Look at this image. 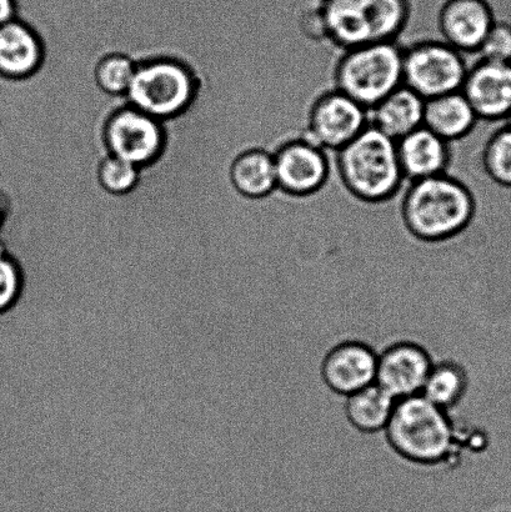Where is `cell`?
<instances>
[{"mask_svg":"<svg viewBox=\"0 0 511 512\" xmlns=\"http://www.w3.org/2000/svg\"><path fill=\"white\" fill-rule=\"evenodd\" d=\"M479 215L472 187L449 173L409 182L400 202L405 230L419 242H448L467 232Z\"/></svg>","mask_w":511,"mask_h":512,"instance_id":"6da1fadb","label":"cell"},{"mask_svg":"<svg viewBox=\"0 0 511 512\" xmlns=\"http://www.w3.org/2000/svg\"><path fill=\"white\" fill-rule=\"evenodd\" d=\"M335 170L350 197L365 204H384L397 198L405 187L397 142L368 125L338 152Z\"/></svg>","mask_w":511,"mask_h":512,"instance_id":"7a4b0ae2","label":"cell"},{"mask_svg":"<svg viewBox=\"0 0 511 512\" xmlns=\"http://www.w3.org/2000/svg\"><path fill=\"white\" fill-rule=\"evenodd\" d=\"M328 43L339 50L398 42L413 23L409 0H323Z\"/></svg>","mask_w":511,"mask_h":512,"instance_id":"3957f363","label":"cell"},{"mask_svg":"<svg viewBox=\"0 0 511 512\" xmlns=\"http://www.w3.org/2000/svg\"><path fill=\"white\" fill-rule=\"evenodd\" d=\"M384 433L395 454L417 465L444 463L455 445L449 411L430 403L422 394L397 401Z\"/></svg>","mask_w":511,"mask_h":512,"instance_id":"277c9868","label":"cell"},{"mask_svg":"<svg viewBox=\"0 0 511 512\" xmlns=\"http://www.w3.org/2000/svg\"><path fill=\"white\" fill-rule=\"evenodd\" d=\"M199 90L198 74L190 64L160 55L137 63L125 97L128 104L164 123L187 113L197 100Z\"/></svg>","mask_w":511,"mask_h":512,"instance_id":"5b68a950","label":"cell"},{"mask_svg":"<svg viewBox=\"0 0 511 512\" xmlns=\"http://www.w3.org/2000/svg\"><path fill=\"white\" fill-rule=\"evenodd\" d=\"M403 49L398 42L342 50L333 69V87L368 110L403 85Z\"/></svg>","mask_w":511,"mask_h":512,"instance_id":"8992f818","label":"cell"},{"mask_svg":"<svg viewBox=\"0 0 511 512\" xmlns=\"http://www.w3.org/2000/svg\"><path fill=\"white\" fill-rule=\"evenodd\" d=\"M469 65L467 55L443 39L423 38L403 49V84L425 100L459 92Z\"/></svg>","mask_w":511,"mask_h":512,"instance_id":"52a82bcc","label":"cell"},{"mask_svg":"<svg viewBox=\"0 0 511 512\" xmlns=\"http://www.w3.org/2000/svg\"><path fill=\"white\" fill-rule=\"evenodd\" d=\"M102 137L107 154L142 170L162 158L168 143L164 123L130 104L108 115Z\"/></svg>","mask_w":511,"mask_h":512,"instance_id":"ba28073f","label":"cell"},{"mask_svg":"<svg viewBox=\"0 0 511 512\" xmlns=\"http://www.w3.org/2000/svg\"><path fill=\"white\" fill-rule=\"evenodd\" d=\"M369 125V110L337 88L315 95L303 134L325 152H338Z\"/></svg>","mask_w":511,"mask_h":512,"instance_id":"9c48e42d","label":"cell"},{"mask_svg":"<svg viewBox=\"0 0 511 512\" xmlns=\"http://www.w3.org/2000/svg\"><path fill=\"white\" fill-rule=\"evenodd\" d=\"M279 192L292 198H309L328 184L332 164L328 152L303 133L289 135L272 150Z\"/></svg>","mask_w":511,"mask_h":512,"instance_id":"30bf717a","label":"cell"},{"mask_svg":"<svg viewBox=\"0 0 511 512\" xmlns=\"http://www.w3.org/2000/svg\"><path fill=\"white\" fill-rule=\"evenodd\" d=\"M434 360L423 345L404 340L378 355L377 383L395 400L422 394Z\"/></svg>","mask_w":511,"mask_h":512,"instance_id":"8fae6325","label":"cell"},{"mask_svg":"<svg viewBox=\"0 0 511 512\" xmlns=\"http://www.w3.org/2000/svg\"><path fill=\"white\" fill-rule=\"evenodd\" d=\"M462 92L480 123L494 127L511 112V63L474 60L469 65Z\"/></svg>","mask_w":511,"mask_h":512,"instance_id":"7c38bea8","label":"cell"},{"mask_svg":"<svg viewBox=\"0 0 511 512\" xmlns=\"http://www.w3.org/2000/svg\"><path fill=\"white\" fill-rule=\"evenodd\" d=\"M378 354L372 346L358 340L343 341L330 349L322 361L324 384L333 393L349 395L375 383Z\"/></svg>","mask_w":511,"mask_h":512,"instance_id":"4fadbf2b","label":"cell"},{"mask_svg":"<svg viewBox=\"0 0 511 512\" xmlns=\"http://www.w3.org/2000/svg\"><path fill=\"white\" fill-rule=\"evenodd\" d=\"M495 23L485 0H447L435 18L440 39L465 55H477Z\"/></svg>","mask_w":511,"mask_h":512,"instance_id":"5bb4252c","label":"cell"},{"mask_svg":"<svg viewBox=\"0 0 511 512\" xmlns=\"http://www.w3.org/2000/svg\"><path fill=\"white\" fill-rule=\"evenodd\" d=\"M45 45L37 29L15 18L0 27V78L25 80L43 67Z\"/></svg>","mask_w":511,"mask_h":512,"instance_id":"9a60e30c","label":"cell"},{"mask_svg":"<svg viewBox=\"0 0 511 512\" xmlns=\"http://www.w3.org/2000/svg\"><path fill=\"white\" fill-rule=\"evenodd\" d=\"M397 149L408 183L448 173L453 160L452 144L424 125L398 140Z\"/></svg>","mask_w":511,"mask_h":512,"instance_id":"2e32d148","label":"cell"},{"mask_svg":"<svg viewBox=\"0 0 511 512\" xmlns=\"http://www.w3.org/2000/svg\"><path fill=\"white\" fill-rule=\"evenodd\" d=\"M425 99L400 85L369 109V124L395 142L423 127Z\"/></svg>","mask_w":511,"mask_h":512,"instance_id":"e0dca14e","label":"cell"},{"mask_svg":"<svg viewBox=\"0 0 511 512\" xmlns=\"http://www.w3.org/2000/svg\"><path fill=\"white\" fill-rule=\"evenodd\" d=\"M479 124L478 115L462 90L425 100L424 127L450 144L470 137Z\"/></svg>","mask_w":511,"mask_h":512,"instance_id":"ac0fdd59","label":"cell"},{"mask_svg":"<svg viewBox=\"0 0 511 512\" xmlns=\"http://www.w3.org/2000/svg\"><path fill=\"white\" fill-rule=\"evenodd\" d=\"M229 179L235 192L245 199L262 200L278 190L272 150L252 147L233 159Z\"/></svg>","mask_w":511,"mask_h":512,"instance_id":"d6986e66","label":"cell"},{"mask_svg":"<svg viewBox=\"0 0 511 512\" xmlns=\"http://www.w3.org/2000/svg\"><path fill=\"white\" fill-rule=\"evenodd\" d=\"M397 400L377 383L349 395L345 415L349 424L363 434H377L387 428Z\"/></svg>","mask_w":511,"mask_h":512,"instance_id":"ffe728a7","label":"cell"},{"mask_svg":"<svg viewBox=\"0 0 511 512\" xmlns=\"http://www.w3.org/2000/svg\"><path fill=\"white\" fill-rule=\"evenodd\" d=\"M468 389L469 376L462 364L453 360L434 361L422 395L438 408L450 411L462 403Z\"/></svg>","mask_w":511,"mask_h":512,"instance_id":"44dd1931","label":"cell"},{"mask_svg":"<svg viewBox=\"0 0 511 512\" xmlns=\"http://www.w3.org/2000/svg\"><path fill=\"white\" fill-rule=\"evenodd\" d=\"M484 128L487 133L478 154L482 178L497 187H511V129L504 125Z\"/></svg>","mask_w":511,"mask_h":512,"instance_id":"7402d4cb","label":"cell"},{"mask_svg":"<svg viewBox=\"0 0 511 512\" xmlns=\"http://www.w3.org/2000/svg\"><path fill=\"white\" fill-rule=\"evenodd\" d=\"M137 62L128 54L108 53L95 64L94 80L98 88L108 95H127L133 82Z\"/></svg>","mask_w":511,"mask_h":512,"instance_id":"603a6c76","label":"cell"},{"mask_svg":"<svg viewBox=\"0 0 511 512\" xmlns=\"http://www.w3.org/2000/svg\"><path fill=\"white\" fill-rule=\"evenodd\" d=\"M142 169L127 160L107 154L100 160L97 179L100 187L110 195L122 197L134 192L140 183Z\"/></svg>","mask_w":511,"mask_h":512,"instance_id":"cb8c5ba5","label":"cell"},{"mask_svg":"<svg viewBox=\"0 0 511 512\" xmlns=\"http://www.w3.org/2000/svg\"><path fill=\"white\" fill-rule=\"evenodd\" d=\"M25 269L12 250L0 255V315L14 310L22 301L25 291Z\"/></svg>","mask_w":511,"mask_h":512,"instance_id":"d4e9b609","label":"cell"},{"mask_svg":"<svg viewBox=\"0 0 511 512\" xmlns=\"http://www.w3.org/2000/svg\"><path fill=\"white\" fill-rule=\"evenodd\" d=\"M475 57L490 62L511 63V28L494 23Z\"/></svg>","mask_w":511,"mask_h":512,"instance_id":"484cf974","label":"cell"},{"mask_svg":"<svg viewBox=\"0 0 511 512\" xmlns=\"http://www.w3.org/2000/svg\"><path fill=\"white\" fill-rule=\"evenodd\" d=\"M18 0H0V27L18 18Z\"/></svg>","mask_w":511,"mask_h":512,"instance_id":"4316f807","label":"cell"},{"mask_svg":"<svg viewBox=\"0 0 511 512\" xmlns=\"http://www.w3.org/2000/svg\"><path fill=\"white\" fill-rule=\"evenodd\" d=\"M10 213V202L4 193L0 192V233L4 228L5 223H7V219Z\"/></svg>","mask_w":511,"mask_h":512,"instance_id":"83f0119b","label":"cell"},{"mask_svg":"<svg viewBox=\"0 0 511 512\" xmlns=\"http://www.w3.org/2000/svg\"><path fill=\"white\" fill-rule=\"evenodd\" d=\"M500 125H504V127L511 129V112L509 113L508 117L503 120L502 123H500L498 125H494V127H489V128L500 127Z\"/></svg>","mask_w":511,"mask_h":512,"instance_id":"f1b7e54d","label":"cell"}]
</instances>
